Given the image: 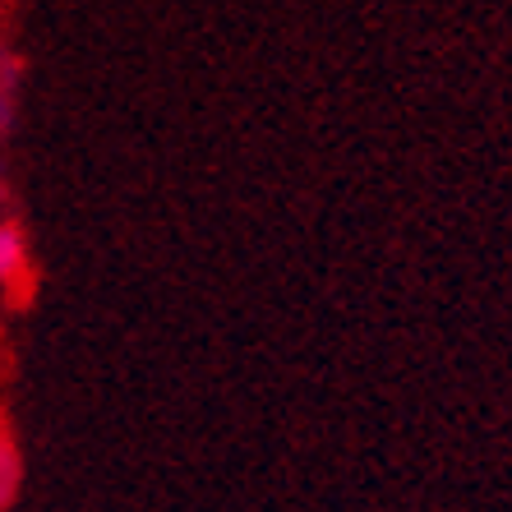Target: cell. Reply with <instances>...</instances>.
Wrapping results in <instances>:
<instances>
[{"label": "cell", "mask_w": 512, "mask_h": 512, "mask_svg": "<svg viewBox=\"0 0 512 512\" xmlns=\"http://www.w3.org/2000/svg\"><path fill=\"white\" fill-rule=\"evenodd\" d=\"M14 93H19V60L0 47V139L14 125Z\"/></svg>", "instance_id": "obj_2"}, {"label": "cell", "mask_w": 512, "mask_h": 512, "mask_svg": "<svg viewBox=\"0 0 512 512\" xmlns=\"http://www.w3.org/2000/svg\"><path fill=\"white\" fill-rule=\"evenodd\" d=\"M19 480H24L19 448H14L10 434H0V508H5V503H14V494H19Z\"/></svg>", "instance_id": "obj_3"}, {"label": "cell", "mask_w": 512, "mask_h": 512, "mask_svg": "<svg viewBox=\"0 0 512 512\" xmlns=\"http://www.w3.org/2000/svg\"><path fill=\"white\" fill-rule=\"evenodd\" d=\"M0 10H5V0H0Z\"/></svg>", "instance_id": "obj_4"}, {"label": "cell", "mask_w": 512, "mask_h": 512, "mask_svg": "<svg viewBox=\"0 0 512 512\" xmlns=\"http://www.w3.org/2000/svg\"><path fill=\"white\" fill-rule=\"evenodd\" d=\"M33 259H28V236L14 222H0V286L5 291H28Z\"/></svg>", "instance_id": "obj_1"}]
</instances>
